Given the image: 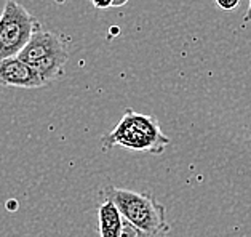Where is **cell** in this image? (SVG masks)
<instances>
[{"label":"cell","mask_w":251,"mask_h":237,"mask_svg":"<svg viewBox=\"0 0 251 237\" xmlns=\"http://www.w3.org/2000/svg\"><path fill=\"white\" fill-rule=\"evenodd\" d=\"M170 143L171 139L162 132L160 124L154 115L134 112L133 109H126L117 127L101 139L104 149L120 146L125 149L143 151L155 156L163 154Z\"/></svg>","instance_id":"6da1fadb"},{"label":"cell","mask_w":251,"mask_h":237,"mask_svg":"<svg viewBox=\"0 0 251 237\" xmlns=\"http://www.w3.org/2000/svg\"><path fill=\"white\" fill-rule=\"evenodd\" d=\"M104 199L112 200L122 216L144 231L151 233H170L165 205L157 202L151 192H134L109 184L102 191Z\"/></svg>","instance_id":"7a4b0ae2"},{"label":"cell","mask_w":251,"mask_h":237,"mask_svg":"<svg viewBox=\"0 0 251 237\" xmlns=\"http://www.w3.org/2000/svg\"><path fill=\"white\" fill-rule=\"evenodd\" d=\"M20 58L32 66L47 83L63 76L64 64L69 58L66 42L58 34L39 27L32 34Z\"/></svg>","instance_id":"3957f363"},{"label":"cell","mask_w":251,"mask_h":237,"mask_svg":"<svg viewBox=\"0 0 251 237\" xmlns=\"http://www.w3.org/2000/svg\"><path fill=\"white\" fill-rule=\"evenodd\" d=\"M39 27L37 20L21 3L7 0L0 15V59L20 56Z\"/></svg>","instance_id":"277c9868"},{"label":"cell","mask_w":251,"mask_h":237,"mask_svg":"<svg viewBox=\"0 0 251 237\" xmlns=\"http://www.w3.org/2000/svg\"><path fill=\"white\" fill-rule=\"evenodd\" d=\"M0 85L18 88H39L47 85L32 66L23 61L20 56L0 59Z\"/></svg>","instance_id":"5b68a950"},{"label":"cell","mask_w":251,"mask_h":237,"mask_svg":"<svg viewBox=\"0 0 251 237\" xmlns=\"http://www.w3.org/2000/svg\"><path fill=\"white\" fill-rule=\"evenodd\" d=\"M124 216L112 200L104 199V202L98 207V229L100 237H119Z\"/></svg>","instance_id":"8992f818"},{"label":"cell","mask_w":251,"mask_h":237,"mask_svg":"<svg viewBox=\"0 0 251 237\" xmlns=\"http://www.w3.org/2000/svg\"><path fill=\"white\" fill-rule=\"evenodd\" d=\"M167 234L168 233H151V231H144L124 218L119 237H167Z\"/></svg>","instance_id":"52a82bcc"},{"label":"cell","mask_w":251,"mask_h":237,"mask_svg":"<svg viewBox=\"0 0 251 237\" xmlns=\"http://www.w3.org/2000/svg\"><path fill=\"white\" fill-rule=\"evenodd\" d=\"M96 8H111V7H122L128 0H91Z\"/></svg>","instance_id":"ba28073f"},{"label":"cell","mask_w":251,"mask_h":237,"mask_svg":"<svg viewBox=\"0 0 251 237\" xmlns=\"http://www.w3.org/2000/svg\"><path fill=\"white\" fill-rule=\"evenodd\" d=\"M216 5L221 10H226V11H230V10H235L238 5H240V0H214Z\"/></svg>","instance_id":"9c48e42d"},{"label":"cell","mask_w":251,"mask_h":237,"mask_svg":"<svg viewBox=\"0 0 251 237\" xmlns=\"http://www.w3.org/2000/svg\"><path fill=\"white\" fill-rule=\"evenodd\" d=\"M243 21H245V23H250V21H251V0L248 2V8H247V13H245Z\"/></svg>","instance_id":"30bf717a"}]
</instances>
